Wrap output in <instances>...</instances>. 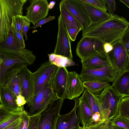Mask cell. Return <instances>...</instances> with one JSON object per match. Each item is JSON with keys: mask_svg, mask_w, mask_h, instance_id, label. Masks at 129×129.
<instances>
[{"mask_svg": "<svg viewBox=\"0 0 129 129\" xmlns=\"http://www.w3.org/2000/svg\"><path fill=\"white\" fill-rule=\"evenodd\" d=\"M129 26V22L125 18L114 14L103 22L89 25L82 31V37L94 38L104 44H112L121 39Z\"/></svg>", "mask_w": 129, "mask_h": 129, "instance_id": "1", "label": "cell"}, {"mask_svg": "<svg viewBox=\"0 0 129 129\" xmlns=\"http://www.w3.org/2000/svg\"><path fill=\"white\" fill-rule=\"evenodd\" d=\"M27 0H0V43L7 40L12 32V17L23 15V7Z\"/></svg>", "mask_w": 129, "mask_h": 129, "instance_id": "2", "label": "cell"}, {"mask_svg": "<svg viewBox=\"0 0 129 129\" xmlns=\"http://www.w3.org/2000/svg\"><path fill=\"white\" fill-rule=\"evenodd\" d=\"M54 92L52 83L46 84L34 97L27 113L29 116L41 113L60 99Z\"/></svg>", "mask_w": 129, "mask_h": 129, "instance_id": "3", "label": "cell"}, {"mask_svg": "<svg viewBox=\"0 0 129 129\" xmlns=\"http://www.w3.org/2000/svg\"><path fill=\"white\" fill-rule=\"evenodd\" d=\"M96 96L101 104L104 119L110 121L117 114L119 96L113 86L110 85Z\"/></svg>", "mask_w": 129, "mask_h": 129, "instance_id": "4", "label": "cell"}, {"mask_svg": "<svg viewBox=\"0 0 129 129\" xmlns=\"http://www.w3.org/2000/svg\"><path fill=\"white\" fill-rule=\"evenodd\" d=\"M118 75L117 70L110 65L96 69L82 67L79 76L82 82L95 81L113 82Z\"/></svg>", "mask_w": 129, "mask_h": 129, "instance_id": "5", "label": "cell"}, {"mask_svg": "<svg viewBox=\"0 0 129 129\" xmlns=\"http://www.w3.org/2000/svg\"><path fill=\"white\" fill-rule=\"evenodd\" d=\"M58 68L49 61H47L42 63L38 70L32 73L34 87V97L46 84L52 83Z\"/></svg>", "mask_w": 129, "mask_h": 129, "instance_id": "6", "label": "cell"}, {"mask_svg": "<svg viewBox=\"0 0 129 129\" xmlns=\"http://www.w3.org/2000/svg\"><path fill=\"white\" fill-rule=\"evenodd\" d=\"M112 45V49L107 55L111 65L120 74L127 69L129 56L121 39Z\"/></svg>", "mask_w": 129, "mask_h": 129, "instance_id": "7", "label": "cell"}, {"mask_svg": "<svg viewBox=\"0 0 129 129\" xmlns=\"http://www.w3.org/2000/svg\"><path fill=\"white\" fill-rule=\"evenodd\" d=\"M104 45L102 42L97 39L82 37L77 44L76 53L82 61L97 54L105 52Z\"/></svg>", "mask_w": 129, "mask_h": 129, "instance_id": "8", "label": "cell"}, {"mask_svg": "<svg viewBox=\"0 0 129 129\" xmlns=\"http://www.w3.org/2000/svg\"><path fill=\"white\" fill-rule=\"evenodd\" d=\"M58 27L57 41L53 53L73 60L71 47V40L60 14L58 18Z\"/></svg>", "mask_w": 129, "mask_h": 129, "instance_id": "9", "label": "cell"}, {"mask_svg": "<svg viewBox=\"0 0 129 129\" xmlns=\"http://www.w3.org/2000/svg\"><path fill=\"white\" fill-rule=\"evenodd\" d=\"M64 100L60 99L40 114L37 129H56Z\"/></svg>", "mask_w": 129, "mask_h": 129, "instance_id": "10", "label": "cell"}, {"mask_svg": "<svg viewBox=\"0 0 129 129\" xmlns=\"http://www.w3.org/2000/svg\"><path fill=\"white\" fill-rule=\"evenodd\" d=\"M30 5L26 9L25 17L34 26L48 15L49 8L46 0H29Z\"/></svg>", "mask_w": 129, "mask_h": 129, "instance_id": "11", "label": "cell"}, {"mask_svg": "<svg viewBox=\"0 0 129 129\" xmlns=\"http://www.w3.org/2000/svg\"><path fill=\"white\" fill-rule=\"evenodd\" d=\"M27 66L22 68L19 72L21 95L24 97L27 106L29 107L33 103L34 87L32 73Z\"/></svg>", "mask_w": 129, "mask_h": 129, "instance_id": "12", "label": "cell"}, {"mask_svg": "<svg viewBox=\"0 0 129 129\" xmlns=\"http://www.w3.org/2000/svg\"><path fill=\"white\" fill-rule=\"evenodd\" d=\"M68 11L82 26L83 31L89 25L85 4L81 0H63Z\"/></svg>", "mask_w": 129, "mask_h": 129, "instance_id": "13", "label": "cell"}, {"mask_svg": "<svg viewBox=\"0 0 129 129\" xmlns=\"http://www.w3.org/2000/svg\"><path fill=\"white\" fill-rule=\"evenodd\" d=\"M28 65L27 64H18L12 67L6 73L2 86L14 93L17 96L21 94L19 72L22 68Z\"/></svg>", "mask_w": 129, "mask_h": 129, "instance_id": "14", "label": "cell"}, {"mask_svg": "<svg viewBox=\"0 0 129 129\" xmlns=\"http://www.w3.org/2000/svg\"><path fill=\"white\" fill-rule=\"evenodd\" d=\"M59 7L60 14L68 35L71 40L74 41L79 32L83 30V28L68 11L62 0L60 1Z\"/></svg>", "mask_w": 129, "mask_h": 129, "instance_id": "15", "label": "cell"}, {"mask_svg": "<svg viewBox=\"0 0 129 129\" xmlns=\"http://www.w3.org/2000/svg\"><path fill=\"white\" fill-rule=\"evenodd\" d=\"M69 72L65 67H58L52 80V86L57 96L64 100L67 98L66 87Z\"/></svg>", "mask_w": 129, "mask_h": 129, "instance_id": "16", "label": "cell"}, {"mask_svg": "<svg viewBox=\"0 0 129 129\" xmlns=\"http://www.w3.org/2000/svg\"><path fill=\"white\" fill-rule=\"evenodd\" d=\"M84 90L79 75L75 71L69 72L66 87L67 98L74 100L79 97Z\"/></svg>", "mask_w": 129, "mask_h": 129, "instance_id": "17", "label": "cell"}, {"mask_svg": "<svg viewBox=\"0 0 129 129\" xmlns=\"http://www.w3.org/2000/svg\"><path fill=\"white\" fill-rule=\"evenodd\" d=\"M74 100L75 103L73 108L68 113L60 115L57 123L56 129H71L81 127L79 124L81 121L76 113L79 98H77Z\"/></svg>", "mask_w": 129, "mask_h": 129, "instance_id": "18", "label": "cell"}, {"mask_svg": "<svg viewBox=\"0 0 129 129\" xmlns=\"http://www.w3.org/2000/svg\"><path fill=\"white\" fill-rule=\"evenodd\" d=\"M18 64H27L21 57L17 55L0 52V86L3 85L5 74L14 65Z\"/></svg>", "mask_w": 129, "mask_h": 129, "instance_id": "19", "label": "cell"}, {"mask_svg": "<svg viewBox=\"0 0 129 129\" xmlns=\"http://www.w3.org/2000/svg\"><path fill=\"white\" fill-rule=\"evenodd\" d=\"M17 96L14 93L5 87L0 86L1 104L7 110L12 112H20L24 108L19 107L16 100Z\"/></svg>", "mask_w": 129, "mask_h": 129, "instance_id": "20", "label": "cell"}, {"mask_svg": "<svg viewBox=\"0 0 129 129\" xmlns=\"http://www.w3.org/2000/svg\"><path fill=\"white\" fill-rule=\"evenodd\" d=\"M77 109L78 116L83 127L90 126L91 124L92 113L88 103L84 91L82 96L79 98Z\"/></svg>", "mask_w": 129, "mask_h": 129, "instance_id": "21", "label": "cell"}, {"mask_svg": "<svg viewBox=\"0 0 129 129\" xmlns=\"http://www.w3.org/2000/svg\"><path fill=\"white\" fill-rule=\"evenodd\" d=\"M112 85L119 98L129 96V70L119 74Z\"/></svg>", "mask_w": 129, "mask_h": 129, "instance_id": "22", "label": "cell"}, {"mask_svg": "<svg viewBox=\"0 0 129 129\" xmlns=\"http://www.w3.org/2000/svg\"><path fill=\"white\" fill-rule=\"evenodd\" d=\"M81 62L82 67L90 69L101 68L111 65L105 52L93 55Z\"/></svg>", "mask_w": 129, "mask_h": 129, "instance_id": "23", "label": "cell"}, {"mask_svg": "<svg viewBox=\"0 0 129 129\" xmlns=\"http://www.w3.org/2000/svg\"><path fill=\"white\" fill-rule=\"evenodd\" d=\"M85 4L89 25L99 23L110 18L112 15L88 4Z\"/></svg>", "mask_w": 129, "mask_h": 129, "instance_id": "24", "label": "cell"}, {"mask_svg": "<svg viewBox=\"0 0 129 129\" xmlns=\"http://www.w3.org/2000/svg\"><path fill=\"white\" fill-rule=\"evenodd\" d=\"M49 61L58 67H65L74 66L75 63L68 58L52 53L48 54Z\"/></svg>", "mask_w": 129, "mask_h": 129, "instance_id": "25", "label": "cell"}, {"mask_svg": "<svg viewBox=\"0 0 129 129\" xmlns=\"http://www.w3.org/2000/svg\"><path fill=\"white\" fill-rule=\"evenodd\" d=\"M84 92L92 114L96 112H100L103 114L102 107L97 96L86 89L85 88Z\"/></svg>", "mask_w": 129, "mask_h": 129, "instance_id": "26", "label": "cell"}, {"mask_svg": "<svg viewBox=\"0 0 129 129\" xmlns=\"http://www.w3.org/2000/svg\"><path fill=\"white\" fill-rule=\"evenodd\" d=\"M83 84L85 89L96 95L101 93L106 87L110 85L108 82L95 81L83 82Z\"/></svg>", "mask_w": 129, "mask_h": 129, "instance_id": "27", "label": "cell"}, {"mask_svg": "<svg viewBox=\"0 0 129 129\" xmlns=\"http://www.w3.org/2000/svg\"><path fill=\"white\" fill-rule=\"evenodd\" d=\"M117 115L129 119V96L120 98Z\"/></svg>", "mask_w": 129, "mask_h": 129, "instance_id": "28", "label": "cell"}, {"mask_svg": "<svg viewBox=\"0 0 129 129\" xmlns=\"http://www.w3.org/2000/svg\"><path fill=\"white\" fill-rule=\"evenodd\" d=\"M112 125L129 129V119L117 115L109 121Z\"/></svg>", "mask_w": 129, "mask_h": 129, "instance_id": "29", "label": "cell"}, {"mask_svg": "<svg viewBox=\"0 0 129 129\" xmlns=\"http://www.w3.org/2000/svg\"><path fill=\"white\" fill-rule=\"evenodd\" d=\"M85 4L92 5L103 11L107 12V11L105 0H81Z\"/></svg>", "mask_w": 129, "mask_h": 129, "instance_id": "30", "label": "cell"}, {"mask_svg": "<svg viewBox=\"0 0 129 129\" xmlns=\"http://www.w3.org/2000/svg\"><path fill=\"white\" fill-rule=\"evenodd\" d=\"M21 112H17L0 123V129H3L21 117Z\"/></svg>", "mask_w": 129, "mask_h": 129, "instance_id": "31", "label": "cell"}, {"mask_svg": "<svg viewBox=\"0 0 129 129\" xmlns=\"http://www.w3.org/2000/svg\"><path fill=\"white\" fill-rule=\"evenodd\" d=\"M11 30L16 40L23 48H25L24 41L23 37L17 29L13 19H12L11 24Z\"/></svg>", "mask_w": 129, "mask_h": 129, "instance_id": "32", "label": "cell"}, {"mask_svg": "<svg viewBox=\"0 0 129 129\" xmlns=\"http://www.w3.org/2000/svg\"><path fill=\"white\" fill-rule=\"evenodd\" d=\"M23 15H17L13 17L12 18L14 20L17 29L23 37L22 32L23 23Z\"/></svg>", "mask_w": 129, "mask_h": 129, "instance_id": "33", "label": "cell"}, {"mask_svg": "<svg viewBox=\"0 0 129 129\" xmlns=\"http://www.w3.org/2000/svg\"><path fill=\"white\" fill-rule=\"evenodd\" d=\"M17 112H11L0 105V123Z\"/></svg>", "mask_w": 129, "mask_h": 129, "instance_id": "34", "label": "cell"}, {"mask_svg": "<svg viewBox=\"0 0 129 129\" xmlns=\"http://www.w3.org/2000/svg\"><path fill=\"white\" fill-rule=\"evenodd\" d=\"M40 116L39 114L30 116L28 129H37Z\"/></svg>", "mask_w": 129, "mask_h": 129, "instance_id": "35", "label": "cell"}, {"mask_svg": "<svg viewBox=\"0 0 129 129\" xmlns=\"http://www.w3.org/2000/svg\"><path fill=\"white\" fill-rule=\"evenodd\" d=\"M129 57V28H128L120 39Z\"/></svg>", "mask_w": 129, "mask_h": 129, "instance_id": "36", "label": "cell"}, {"mask_svg": "<svg viewBox=\"0 0 129 129\" xmlns=\"http://www.w3.org/2000/svg\"><path fill=\"white\" fill-rule=\"evenodd\" d=\"M23 25L22 28V32L23 36L25 37V40H27V33L30 27V22L25 16H23Z\"/></svg>", "mask_w": 129, "mask_h": 129, "instance_id": "37", "label": "cell"}, {"mask_svg": "<svg viewBox=\"0 0 129 129\" xmlns=\"http://www.w3.org/2000/svg\"><path fill=\"white\" fill-rule=\"evenodd\" d=\"M21 118L23 122L22 129H28L30 116L27 112L24 110L21 112Z\"/></svg>", "mask_w": 129, "mask_h": 129, "instance_id": "38", "label": "cell"}, {"mask_svg": "<svg viewBox=\"0 0 129 129\" xmlns=\"http://www.w3.org/2000/svg\"><path fill=\"white\" fill-rule=\"evenodd\" d=\"M107 5V9L109 13L111 15L114 14L116 10V3L114 0H105Z\"/></svg>", "mask_w": 129, "mask_h": 129, "instance_id": "39", "label": "cell"}, {"mask_svg": "<svg viewBox=\"0 0 129 129\" xmlns=\"http://www.w3.org/2000/svg\"><path fill=\"white\" fill-rule=\"evenodd\" d=\"M55 18V16H50L47 18L42 20L40 21L32 27L30 28L35 29L36 28L41 26L42 25L47 23L48 22L52 20Z\"/></svg>", "mask_w": 129, "mask_h": 129, "instance_id": "40", "label": "cell"}, {"mask_svg": "<svg viewBox=\"0 0 129 129\" xmlns=\"http://www.w3.org/2000/svg\"><path fill=\"white\" fill-rule=\"evenodd\" d=\"M16 101L18 106L21 108H24V105L26 103L25 98L21 94L17 96Z\"/></svg>", "mask_w": 129, "mask_h": 129, "instance_id": "41", "label": "cell"}, {"mask_svg": "<svg viewBox=\"0 0 129 129\" xmlns=\"http://www.w3.org/2000/svg\"><path fill=\"white\" fill-rule=\"evenodd\" d=\"M22 120L21 117L16 121L3 129H18Z\"/></svg>", "mask_w": 129, "mask_h": 129, "instance_id": "42", "label": "cell"}, {"mask_svg": "<svg viewBox=\"0 0 129 129\" xmlns=\"http://www.w3.org/2000/svg\"><path fill=\"white\" fill-rule=\"evenodd\" d=\"M102 129H113V125L110 122L106 120L100 123Z\"/></svg>", "mask_w": 129, "mask_h": 129, "instance_id": "43", "label": "cell"}, {"mask_svg": "<svg viewBox=\"0 0 129 129\" xmlns=\"http://www.w3.org/2000/svg\"><path fill=\"white\" fill-rule=\"evenodd\" d=\"M104 48L105 51L107 53L112 50L113 46L112 44L106 43L104 44Z\"/></svg>", "mask_w": 129, "mask_h": 129, "instance_id": "44", "label": "cell"}, {"mask_svg": "<svg viewBox=\"0 0 129 129\" xmlns=\"http://www.w3.org/2000/svg\"><path fill=\"white\" fill-rule=\"evenodd\" d=\"M100 123L92 125L87 127H83L84 129H102Z\"/></svg>", "mask_w": 129, "mask_h": 129, "instance_id": "45", "label": "cell"}, {"mask_svg": "<svg viewBox=\"0 0 129 129\" xmlns=\"http://www.w3.org/2000/svg\"><path fill=\"white\" fill-rule=\"evenodd\" d=\"M119 1L125 5L129 9V0H119Z\"/></svg>", "mask_w": 129, "mask_h": 129, "instance_id": "46", "label": "cell"}, {"mask_svg": "<svg viewBox=\"0 0 129 129\" xmlns=\"http://www.w3.org/2000/svg\"><path fill=\"white\" fill-rule=\"evenodd\" d=\"M55 4V2L54 1H52L50 2L48 5V7L49 9H51L54 7V5Z\"/></svg>", "mask_w": 129, "mask_h": 129, "instance_id": "47", "label": "cell"}, {"mask_svg": "<svg viewBox=\"0 0 129 129\" xmlns=\"http://www.w3.org/2000/svg\"><path fill=\"white\" fill-rule=\"evenodd\" d=\"M23 125V122L22 120L21 122V123H20V124L19 125L18 129H22Z\"/></svg>", "mask_w": 129, "mask_h": 129, "instance_id": "48", "label": "cell"}, {"mask_svg": "<svg viewBox=\"0 0 129 129\" xmlns=\"http://www.w3.org/2000/svg\"><path fill=\"white\" fill-rule=\"evenodd\" d=\"M113 129H126L114 125H113Z\"/></svg>", "mask_w": 129, "mask_h": 129, "instance_id": "49", "label": "cell"}, {"mask_svg": "<svg viewBox=\"0 0 129 129\" xmlns=\"http://www.w3.org/2000/svg\"><path fill=\"white\" fill-rule=\"evenodd\" d=\"M126 69H128L129 70V59L127 64V68Z\"/></svg>", "mask_w": 129, "mask_h": 129, "instance_id": "50", "label": "cell"}, {"mask_svg": "<svg viewBox=\"0 0 129 129\" xmlns=\"http://www.w3.org/2000/svg\"><path fill=\"white\" fill-rule=\"evenodd\" d=\"M71 129H83V127H81L80 128H75Z\"/></svg>", "mask_w": 129, "mask_h": 129, "instance_id": "51", "label": "cell"}, {"mask_svg": "<svg viewBox=\"0 0 129 129\" xmlns=\"http://www.w3.org/2000/svg\"><path fill=\"white\" fill-rule=\"evenodd\" d=\"M83 129H84V128L83 127Z\"/></svg>", "mask_w": 129, "mask_h": 129, "instance_id": "52", "label": "cell"}]
</instances>
